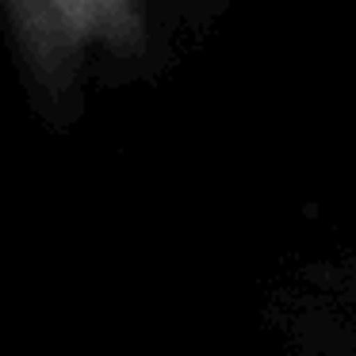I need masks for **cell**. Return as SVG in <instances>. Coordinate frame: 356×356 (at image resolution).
<instances>
[{
	"label": "cell",
	"instance_id": "6da1fadb",
	"mask_svg": "<svg viewBox=\"0 0 356 356\" xmlns=\"http://www.w3.org/2000/svg\"><path fill=\"white\" fill-rule=\"evenodd\" d=\"M8 42L39 88L62 92L92 50L123 54L146 39V8L131 0H8Z\"/></svg>",
	"mask_w": 356,
	"mask_h": 356
}]
</instances>
